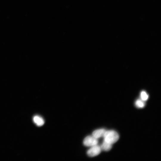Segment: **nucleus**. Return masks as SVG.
Segmentation results:
<instances>
[{
    "label": "nucleus",
    "instance_id": "1",
    "mask_svg": "<svg viewBox=\"0 0 161 161\" xmlns=\"http://www.w3.org/2000/svg\"><path fill=\"white\" fill-rule=\"evenodd\" d=\"M103 137L104 141L112 144L116 143L119 137L118 133L114 130L106 131Z\"/></svg>",
    "mask_w": 161,
    "mask_h": 161
},
{
    "label": "nucleus",
    "instance_id": "2",
    "mask_svg": "<svg viewBox=\"0 0 161 161\" xmlns=\"http://www.w3.org/2000/svg\"><path fill=\"white\" fill-rule=\"evenodd\" d=\"M98 143L97 139L92 136H88L86 137L83 141V144L86 146L92 147L97 145Z\"/></svg>",
    "mask_w": 161,
    "mask_h": 161
},
{
    "label": "nucleus",
    "instance_id": "3",
    "mask_svg": "<svg viewBox=\"0 0 161 161\" xmlns=\"http://www.w3.org/2000/svg\"><path fill=\"white\" fill-rule=\"evenodd\" d=\"M101 151L100 146L97 145L91 147L87 151V154L89 157H93L99 154Z\"/></svg>",
    "mask_w": 161,
    "mask_h": 161
},
{
    "label": "nucleus",
    "instance_id": "4",
    "mask_svg": "<svg viewBox=\"0 0 161 161\" xmlns=\"http://www.w3.org/2000/svg\"><path fill=\"white\" fill-rule=\"evenodd\" d=\"M106 131L105 129H103L96 130L93 132L92 136L98 139L102 137H103Z\"/></svg>",
    "mask_w": 161,
    "mask_h": 161
},
{
    "label": "nucleus",
    "instance_id": "5",
    "mask_svg": "<svg viewBox=\"0 0 161 161\" xmlns=\"http://www.w3.org/2000/svg\"><path fill=\"white\" fill-rule=\"evenodd\" d=\"M33 120L36 125L39 126H41L44 124V119L41 117L36 115L33 118Z\"/></svg>",
    "mask_w": 161,
    "mask_h": 161
},
{
    "label": "nucleus",
    "instance_id": "6",
    "mask_svg": "<svg viewBox=\"0 0 161 161\" xmlns=\"http://www.w3.org/2000/svg\"><path fill=\"white\" fill-rule=\"evenodd\" d=\"M112 144L103 140L100 146L101 150L105 151H108L110 150L112 147Z\"/></svg>",
    "mask_w": 161,
    "mask_h": 161
},
{
    "label": "nucleus",
    "instance_id": "7",
    "mask_svg": "<svg viewBox=\"0 0 161 161\" xmlns=\"http://www.w3.org/2000/svg\"><path fill=\"white\" fill-rule=\"evenodd\" d=\"M135 105L137 107L139 108H142L145 106V103L143 100L138 99L136 101Z\"/></svg>",
    "mask_w": 161,
    "mask_h": 161
},
{
    "label": "nucleus",
    "instance_id": "8",
    "mask_svg": "<svg viewBox=\"0 0 161 161\" xmlns=\"http://www.w3.org/2000/svg\"><path fill=\"white\" fill-rule=\"evenodd\" d=\"M140 97L142 100L144 101L147 100L148 96L145 91H143L140 93Z\"/></svg>",
    "mask_w": 161,
    "mask_h": 161
}]
</instances>
